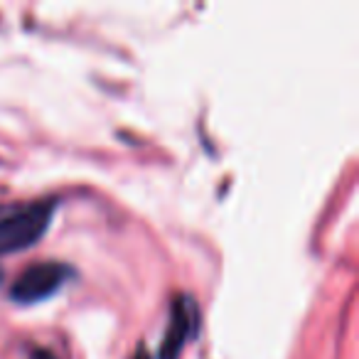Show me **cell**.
<instances>
[{
  "label": "cell",
  "instance_id": "1",
  "mask_svg": "<svg viewBox=\"0 0 359 359\" xmlns=\"http://www.w3.org/2000/svg\"><path fill=\"white\" fill-rule=\"evenodd\" d=\"M57 207V197L0 205V256H11L35 246L50 229Z\"/></svg>",
  "mask_w": 359,
  "mask_h": 359
},
{
  "label": "cell",
  "instance_id": "2",
  "mask_svg": "<svg viewBox=\"0 0 359 359\" xmlns=\"http://www.w3.org/2000/svg\"><path fill=\"white\" fill-rule=\"evenodd\" d=\"M74 273L76 271L65 261H37L13 280L11 300L20 305H32L52 298L67 280L74 278Z\"/></svg>",
  "mask_w": 359,
  "mask_h": 359
},
{
  "label": "cell",
  "instance_id": "3",
  "mask_svg": "<svg viewBox=\"0 0 359 359\" xmlns=\"http://www.w3.org/2000/svg\"><path fill=\"white\" fill-rule=\"evenodd\" d=\"M202 325L200 305L190 293H177L170 303L168 330L158 349V359H180L185 344L197 337Z\"/></svg>",
  "mask_w": 359,
  "mask_h": 359
},
{
  "label": "cell",
  "instance_id": "4",
  "mask_svg": "<svg viewBox=\"0 0 359 359\" xmlns=\"http://www.w3.org/2000/svg\"><path fill=\"white\" fill-rule=\"evenodd\" d=\"M30 359H60V357H57V354L52 352V349H47V347H32Z\"/></svg>",
  "mask_w": 359,
  "mask_h": 359
},
{
  "label": "cell",
  "instance_id": "5",
  "mask_svg": "<svg viewBox=\"0 0 359 359\" xmlns=\"http://www.w3.org/2000/svg\"><path fill=\"white\" fill-rule=\"evenodd\" d=\"M133 359H153V354L148 352V347H145V344H138V347H135Z\"/></svg>",
  "mask_w": 359,
  "mask_h": 359
}]
</instances>
